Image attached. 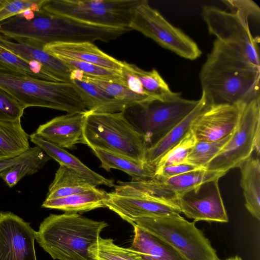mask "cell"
Listing matches in <instances>:
<instances>
[{"label": "cell", "instance_id": "6da1fadb", "mask_svg": "<svg viewBox=\"0 0 260 260\" xmlns=\"http://www.w3.org/2000/svg\"><path fill=\"white\" fill-rule=\"evenodd\" d=\"M199 78L209 106L245 105L260 99V67L217 39Z\"/></svg>", "mask_w": 260, "mask_h": 260}, {"label": "cell", "instance_id": "7a4b0ae2", "mask_svg": "<svg viewBox=\"0 0 260 260\" xmlns=\"http://www.w3.org/2000/svg\"><path fill=\"white\" fill-rule=\"evenodd\" d=\"M107 226L77 213L50 214L40 223L36 240L53 259L96 260L89 249Z\"/></svg>", "mask_w": 260, "mask_h": 260}, {"label": "cell", "instance_id": "3957f363", "mask_svg": "<svg viewBox=\"0 0 260 260\" xmlns=\"http://www.w3.org/2000/svg\"><path fill=\"white\" fill-rule=\"evenodd\" d=\"M83 138L84 144L91 149L104 150L140 163H145V154L148 147L146 139L123 112L88 111L83 127Z\"/></svg>", "mask_w": 260, "mask_h": 260}, {"label": "cell", "instance_id": "277c9868", "mask_svg": "<svg viewBox=\"0 0 260 260\" xmlns=\"http://www.w3.org/2000/svg\"><path fill=\"white\" fill-rule=\"evenodd\" d=\"M0 87L24 109L40 107L68 113L88 111L81 91L72 82L45 81L0 70Z\"/></svg>", "mask_w": 260, "mask_h": 260}, {"label": "cell", "instance_id": "5b68a950", "mask_svg": "<svg viewBox=\"0 0 260 260\" xmlns=\"http://www.w3.org/2000/svg\"><path fill=\"white\" fill-rule=\"evenodd\" d=\"M142 0H44L45 11L97 25L129 27Z\"/></svg>", "mask_w": 260, "mask_h": 260}, {"label": "cell", "instance_id": "8992f818", "mask_svg": "<svg viewBox=\"0 0 260 260\" xmlns=\"http://www.w3.org/2000/svg\"><path fill=\"white\" fill-rule=\"evenodd\" d=\"M195 222L178 215L143 217L135 224L167 242L187 260H218L215 249Z\"/></svg>", "mask_w": 260, "mask_h": 260}, {"label": "cell", "instance_id": "52a82bcc", "mask_svg": "<svg viewBox=\"0 0 260 260\" xmlns=\"http://www.w3.org/2000/svg\"><path fill=\"white\" fill-rule=\"evenodd\" d=\"M260 99L245 105L229 141L205 169L228 172L240 165L255 151L259 156Z\"/></svg>", "mask_w": 260, "mask_h": 260}, {"label": "cell", "instance_id": "ba28073f", "mask_svg": "<svg viewBox=\"0 0 260 260\" xmlns=\"http://www.w3.org/2000/svg\"><path fill=\"white\" fill-rule=\"evenodd\" d=\"M199 101L184 99L179 93L169 100H155L132 106L123 112L134 120L132 123L152 145L187 116Z\"/></svg>", "mask_w": 260, "mask_h": 260}, {"label": "cell", "instance_id": "9c48e42d", "mask_svg": "<svg viewBox=\"0 0 260 260\" xmlns=\"http://www.w3.org/2000/svg\"><path fill=\"white\" fill-rule=\"evenodd\" d=\"M129 27L185 59L193 60L202 54L192 39L170 23L146 0H142L136 7Z\"/></svg>", "mask_w": 260, "mask_h": 260}, {"label": "cell", "instance_id": "30bf717a", "mask_svg": "<svg viewBox=\"0 0 260 260\" xmlns=\"http://www.w3.org/2000/svg\"><path fill=\"white\" fill-rule=\"evenodd\" d=\"M202 15L210 34L260 67L259 39L252 35L248 21L238 13L228 12L213 6H204Z\"/></svg>", "mask_w": 260, "mask_h": 260}, {"label": "cell", "instance_id": "8fae6325", "mask_svg": "<svg viewBox=\"0 0 260 260\" xmlns=\"http://www.w3.org/2000/svg\"><path fill=\"white\" fill-rule=\"evenodd\" d=\"M226 173L205 168L198 169L168 178L154 177L144 180L131 181L128 183V187L136 195L177 206V197L180 194L204 182L219 179Z\"/></svg>", "mask_w": 260, "mask_h": 260}, {"label": "cell", "instance_id": "7c38bea8", "mask_svg": "<svg viewBox=\"0 0 260 260\" xmlns=\"http://www.w3.org/2000/svg\"><path fill=\"white\" fill-rule=\"evenodd\" d=\"M219 179L204 182L180 194L177 206L187 217L198 221L228 222L229 218L218 186Z\"/></svg>", "mask_w": 260, "mask_h": 260}, {"label": "cell", "instance_id": "4fadbf2b", "mask_svg": "<svg viewBox=\"0 0 260 260\" xmlns=\"http://www.w3.org/2000/svg\"><path fill=\"white\" fill-rule=\"evenodd\" d=\"M36 232L18 215L0 211V260H37Z\"/></svg>", "mask_w": 260, "mask_h": 260}, {"label": "cell", "instance_id": "5bb4252c", "mask_svg": "<svg viewBox=\"0 0 260 260\" xmlns=\"http://www.w3.org/2000/svg\"><path fill=\"white\" fill-rule=\"evenodd\" d=\"M244 105H208L194 119L190 126L196 141H217L232 133L238 123Z\"/></svg>", "mask_w": 260, "mask_h": 260}, {"label": "cell", "instance_id": "9a60e30c", "mask_svg": "<svg viewBox=\"0 0 260 260\" xmlns=\"http://www.w3.org/2000/svg\"><path fill=\"white\" fill-rule=\"evenodd\" d=\"M106 206L133 226L143 217L171 216L180 215L175 205L139 196H118L108 192Z\"/></svg>", "mask_w": 260, "mask_h": 260}, {"label": "cell", "instance_id": "2e32d148", "mask_svg": "<svg viewBox=\"0 0 260 260\" xmlns=\"http://www.w3.org/2000/svg\"><path fill=\"white\" fill-rule=\"evenodd\" d=\"M12 41L0 35V46L29 62H38L62 82L70 83V69L58 57L46 52L45 44L26 39Z\"/></svg>", "mask_w": 260, "mask_h": 260}, {"label": "cell", "instance_id": "e0dca14e", "mask_svg": "<svg viewBox=\"0 0 260 260\" xmlns=\"http://www.w3.org/2000/svg\"><path fill=\"white\" fill-rule=\"evenodd\" d=\"M87 112L68 113L54 117L40 125L35 133L64 149H73L79 143L84 144L83 127Z\"/></svg>", "mask_w": 260, "mask_h": 260}, {"label": "cell", "instance_id": "ac0fdd59", "mask_svg": "<svg viewBox=\"0 0 260 260\" xmlns=\"http://www.w3.org/2000/svg\"><path fill=\"white\" fill-rule=\"evenodd\" d=\"M44 50L57 57H63L93 63L121 72L122 61L100 50L91 42L52 43L45 45Z\"/></svg>", "mask_w": 260, "mask_h": 260}, {"label": "cell", "instance_id": "d6986e66", "mask_svg": "<svg viewBox=\"0 0 260 260\" xmlns=\"http://www.w3.org/2000/svg\"><path fill=\"white\" fill-rule=\"evenodd\" d=\"M199 100L198 105L187 116L147 148L145 164L155 169L161 157L186 136L194 119L208 106L203 92Z\"/></svg>", "mask_w": 260, "mask_h": 260}, {"label": "cell", "instance_id": "ffe728a7", "mask_svg": "<svg viewBox=\"0 0 260 260\" xmlns=\"http://www.w3.org/2000/svg\"><path fill=\"white\" fill-rule=\"evenodd\" d=\"M29 137L30 141L42 149L51 158L57 161L60 165L77 172L94 186L101 185L110 187L114 186L113 180L105 178L92 171L65 149L43 139L35 133L29 135Z\"/></svg>", "mask_w": 260, "mask_h": 260}, {"label": "cell", "instance_id": "44dd1931", "mask_svg": "<svg viewBox=\"0 0 260 260\" xmlns=\"http://www.w3.org/2000/svg\"><path fill=\"white\" fill-rule=\"evenodd\" d=\"M131 248L141 254L143 260H187L167 242L135 224Z\"/></svg>", "mask_w": 260, "mask_h": 260}, {"label": "cell", "instance_id": "7402d4cb", "mask_svg": "<svg viewBox=\"0 0 260 260\" xmlns=\"http://www.w3.org/2000/svg\"><path fill=\"white\" fill-rule=\"evenodd\" d=\"M108 192L93 187L90 189L64 197L46 200L42 207L54 209L65 212H87L99 208H105Z\"/></svg>", "mask_w": 260, "mask_h": 260}, {"label": "cell", "instance_id": "603a6c76", "mask_svg": "<svg viewBox=\"0 0 260 260\" xmlns=\"http://www.w3.org/2000/svg\"><path fill=\"white\" fill-rule=\"evenodd\" d=\"M245 207L250 213L260 219V161L259 156H251L239 167Z\"/></svg>", "mask_w": 260, "mask_h": 260}, {"label": "cell", "instance_id": "cb8c5ba5", "mask_svg": "<svg viewBox=\"0 0 260 260\" xmlns=\"http://www.w3.org/2000/svg\"><path fill=\"white\" fill-rule=\"evenodd\" d=\"M101 161L100 167L107 171L111 169L123 171L132 177V181L152 179L155 169L145 163H140L123 155L99 149H92Z\"/></svg>", "mask_w": 260, "mask_h": 260}, {"label": "cell", "instance_id": "d4e9b609", "mask_svg": "<svg viewBox=\"0 0 260 260\" xmlns=\"http://www.w3.org/2000/svg\"><path fill=\"white\" fill-rule=\"evenodd\" d=\"M29 135L21 121L0 120V161L14 158L27 151Z\"/></svg>", "mask_w": 260, "mask_h": 260}, {"label": "cell", "instance_id": "484cf974", "mask_svg": "<svg viewBox=\"0 0 260 260\" xmlns=\"http://www.w3.org/2000/svg\"><path fill=\"white\" fill-rule=\"evenodd\" d=\"M93 187L95 186L77 172L60 165L48 187L46 200L64 197Z\"/></svg>", "mask_w": 260, "mask_h": 260}, {"label": "cell", "instance_id": "4316f807", "mask_svg": "<svg viewBox=\"0 0 260 260\" xmlns=\"http://www.w3.org/2000/svg\"><path fill=\"white\" fill-rule=\"evenodd\" d=\"M71 82L81 91L89 111L121 112L128 108L124 103L115 99L100 88L87 81L74 79L72 80Z\"/></svg>", "mask_w": 260, "mask_h": 260}, {"label": "cell", "instance_id": "83f0119b", "mask_svg": "<svg viewBox=\"0 0 260 260\" xmlns=\"http://www.w3.org/2000/svg\"><path fill=\"white\" fill-rule=\"evenodd\" d=\"M0 70L45 81L61 82L45 70L39 63L24 60L1 46Z\"/></svg>", "mask_w": 260, "mask_h": 260}, {"label": "cell", "instance_id": "f1b7e54d", "mask_svg": "<svg viewBox=\"0 0 260 260\" xmlns=\"http://www.w3.org/2000/svg\"><path fill=\"white\" fill-rule=\"evenodd\" d=\"M51 159L42 149L36 146L30 156L3 171L0 178L9 187H13L25 176L38 172Z\"/></svg>", "mask_w": 260, "mask_h": 260}, {"label": "cell", "instance_id": "f546056e", "mask_svg": "<svg viewBox=\"0 0 260 260\" xmlns=\"http://www.w3.org/2000/svg\"><path fill=\"white\" fill-rule=\"evenodd\" d=\"M131 72L137 77L145 92L156 100L162 101L173 98L179 93L173 92L168 84L155 69L146 71L127 62Z\"/></svg>", "mask_w": 260, "mask_h": 260}, {"label": "cell", "instance_id": "4dcf8cb0", "mask_svg": "<svg viewBox=\"0 0 260 260\" xmlns=\"http://www.w3.org/2000/svg\"><path fill=\"white\" fill-rule=\"evenodd\" d=\"M82 80L100 88L115 99L125 104L128 108L155 100L150 96L134 92L118 82L95 79L84 74Z\"/></svg>", "mask_w": 260, "mask_h": 260}, {"label": "cell", "instance_id": "1f68e13d", "mask_svg": "<svg viewBox=\"0 0 260 260\" xmlns=\"http://www.w3.org/2000/svg\"><path fill=\"white\" fill-rule=\"evenodd\" d=\"M89 251L96 260H143L141 254L131 247L119 246L113 239L100 236Z\"/></svg>", "mask_w": 260, "mask_h": 260}, {"label": "cell", "instance_id": "d6a6232c", "mask_svg": "<svg viewBox=\"0 0 260 260\" xmlns=\"http://www.w3.org/2000/svg\"><path fill=\"white\" fill-rule=\"evenodd\" d=\"M232 133L214 141H197L187 157L186 162L199 169L206 168L230 139Z\"/></svg>", "mask_w": 260, "mask_h": 260}, {"label": "cell", "instance_id": "836d02e7", "mask_svg": "<svg viewBox=\"0 0 260 260\" xmlns=\"http://www.w3.org/2000/svg\"><path fill=\"white\" fill-rule=\"evenodd\" d=\"M58 58L63 62L71 71L79 70L82 71L84 75L95 79L116 82L123 85L121 72L67 57Z\"/></svg>", "mask_w": 260, "mask_h": 260}, {"label": "cell", "instance_id": "e575fe53", "mask_svg": "<svg viewBox=\"0 0 260 260\" xmlns=\"http://www.w3.org/2000/svg\"><path fill=\"white\" fill-rule=\"evenodd\" d=\"M196 142L190 129L186 136L179 143L161 157L155 167V171L166 166L186 162L187 157Z\"/></svg>", "mask_w": 260, "mask_h": 260}, {"label": "cell", "instance_id": "d590c367", "mask_svg": "<svg viewBox=\"0 0 260 260\" xmlns=\"http://www.w3.org/2000/svg\"><path fill=\"white\" fill-rule=\"evenodd\" d=\"M24 109L13 96L0 87V120L21 121Z\"/></svg>", "mask_w": 260, "mask_h": 260}, {"label": "cell", "instance_id": "8d00e7d4", "mask_svg": "<svg viewBox=\"0 0 260 260\" xmlns=\"http://www.w3.org/2000/svg\"><path fill=\"white\" fill-rule=\"evenodd\" d=\"M44 0H0V22L28 10H39Z\"/></svg>", "mask_w": 260, "mask_h": 260}, {"label": "cell", "instance_id": "74e56055", "mask_svg": "<svg viewBox=\"0 0 260 260\" xmlns=\"http://www.w3.org/2000/svg\"><path fill=\"white\" fill-rule=\"evenodd\" d=\"M222 2L229 8L231 12L239 14L248 21L253 19L259 21L260 19V8L251 0H223Z\"/></svg>", "mask_w": 260, "mask_h": 260}, {"label": "cell", "instance_id": "f35d334b", "mask_svg": "<svg viewBox=\"0 0 260 260\" xmlns=\"http://www.w3.org/2000/svg\"><path fill=\"white\" fill-rule=\"evenodd\" d=\"M198 169L199 168L189 163L185 162L181 164L166 166L158 170H156L155 171L154 177L158 178H168Z\"/></svg>", "mask_w": 260, "mask_h": 260}, {"label": "cell", "instance_id": "ab89813d", "mask_svg": "<svg viewBox=\"0 0 260 260\" xmlns=\"http://www.w3.org/2000/svg\"><path fill=\"white\" fill-rule=\"evenodd\" d=\"M35 146L30 147L29 149L19 156L10 159L0 161V173L8 168L23 160L30 156L34 151Z\"/></svg>", "mask_w": 260, "mask_h": 260}, {"label": "cell", "instance_id": "60d3db41", "mask_svg": "<svg viewBox=\"0 0 260 260\" xmlns=\"http://www.w3.org/2000/svg\"><path fill=\"white\" fill-rule=\"evenodd\" d=\"M218 260H221V259H219ZM224 260H243V259L239 256L236 255L234 257H229Z\"/></svg>", "mask_w": 260, "mask_h": 260}]
</instances>
